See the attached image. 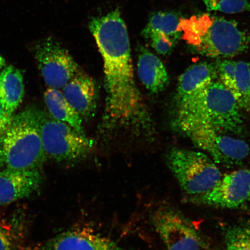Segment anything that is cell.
I'll use <instances>...</instances> for the list:
<instances>
[{
    "mask_svg": "<svg viewBox=\"0 0 250 250\" xmlns=\"http://www.w3.org/2000/svg\"><path fill=\"white\" fill-rule=\"evenodd\" d=\"M104 67L105 105L102 127L107 132L149 134L152 120L134 80L129 35L118 9L89 24Z\"/></svg>",
    "mask_w": 250,
    "mask_h": 250,
    "instance_id": "6da1fadb",
    "label": "cell"
},
{
    "mask_svg": "<svg viewBox=\"0 0 250 250\" xmlns=\"http://www.w3.org/2000/svg\"><path fill=\"white\" fill-rule=\"evenodd\" d=\"M174 126L182 134L190 128L206 126L232 134L245 130L242 108L218 80L187 101L176 104Z\"/></svg>",
    "mask_w": 250,
    "mask_h": 250,
    "instance_id": "7a4b0ae2",
    "label": "cell"
},
{
    "mask_svg": "<svg viewBox=\"0 0 250 250\" xmlns=\"http://www.w3.org/2000/svg\"><path fill=\"white\" fill-rule=\"evenodd\" d=\"M183 39L200 55L228 58L242 54L250 44V34L232 21L208 14L181 19Z\"/></svg>",
    "mask_w": 250,
    "mask_h": 250,
    "instance_id": "3957f363",
    "label": "cell"
},
{
    "mask_svg": "<svg viewBox=\"0 0 250 250\" xmlns=\"http://www.w3.org/2000/svg\"><path fill=\"white\" fill-rule=\"evenodd\" d=\"M46 161L35 108L14 115L0 137V170H40Z\"/></svg>",
    "mask_w": 250,
    "mask_h": 250,
    "instance_id": "277c9868",
    "label": "cell"
},
{
    "mask_svg": "<svg viewBox=\"0 0 250 250\" xmlns=\"http://www.w3.org/2000/svg\"><path fill=\"white\" fill-rule=\"evenodd\" d=\"M46 160L71 164L83 160L92 152L93 140L49 113L35 108Z\"/></svg>",
    "mask_w": 250,
    "mask_h": 250,
    "instance_id": "5b68a950",
    "label": "cell"
},
{
    "mask_svg": "<svg viewBox=\"0 0 250 250\" xmlns=\"http://www.w3.org/2000/svg\"><path fill=\"white\" fill-rule=\"evenodd\" d=\"M167 164L181 188L189 197L210 191L223 176L217 164L201 151L173 148L167 155Z\"/></svg>",
    "mask_w": 250,
    "mask_h": 250,
    "instance_id": "8992f818",
    "label": "cell"
},
{
    "mask_svg": "<svg viewBox=\"0 0 250 250\" xmlns=\"http://www.w3.org/2000/svg\"><path fill=\"white\" fill-rule=\"evenodd\" d=\"M183 134L215 163L224 167L241 165L250 154V146L245 141L216 128L195 126L186 130Z\"/></svg>",
    "mask_w": 250,
    "mask_h": 250,
    "instance_id": "52a82bcc",
    "label": "cell"
},
{
    "mask_svg": "<svg viewBox=\"0 0 250 250\" xmlns=\"http://www.w3.org/2000/svg\"><path fill=\"white\" fill-rule=\"evenodd\" d=\"M151 221L167 250H208L201 234L176 209L162 206L153 212Z\"/></svg>",
    "mask_w": 250,
    "mask_h": 250,
    "instance_id": "ba28073f",
    "label": "cell"
},
{
    "mask_svg": "<svg viewBox=\"0 0 250 250\" xmlns=\"http://www.w3.org/2000/svg\"><path fill=\"white\" fill-rule=\"evenodd\" d=\"M34 57L47 86L62 90L80 73V68L67 50L51 38L37 42Z\"/></svg>",
    "mask_w": 250,
    "mask_h": 250,
    "instance_id": "9c48e42d",
    "label": "cell"
},
{
    "mask_svg": "<svg viewBox=\"0 0 250 250\" xmlns=\"http://www.w3.org/2000/svg\"><path fill=\"white\" fill-rule=\"evenodd\" d=\"M250 191V170L243 168L223 176L213 188L201 195L189 197L195 204L233 209L248 202Z\"/></svg>",
    "mask_w": 250,
    "mask_h": 250,
    "instance_id": "30bf717a",
    "label": "cell"
},
{
    "mask_svg": "<svg viewBox=\"0 0 250 250\" xmlns=\"http://www.w3.org/2000/svg\"><path fill=\"white\" fill-rule=\"evenodd\" d=\"M34 250H123L116 243L88 228H80L65 231Z\"/></svg>",
    "mask_w": 250,
    "mask_h": 250,
    "instance_id": "8fae6325",
    "label": "cell"
},
{
    "mask_svg": "<svg viewBox=\"0 0 250 250\" xmlns=\"http://www.w3.org/2000/svg\"><path fill=\"white\" fill-rule=\"evenodd\" d=\"M40 170H0V205L11 204L29 197L42 186Z\"/></svg>",
    "mask_w": 250,
    "mask_h": 250,
    "instance_id": "7c38bea8",
    "label": "cell"
},
{
    "mask_svg": "<svg viewBox=\"0 0 250 250\" xmlns=\"http://www.w3.org/2000/svg\"><path fill=\"white\" fill-rule=\"evenodd\" d=\"M218 80L232 93L240 107L250 111V64L242 61L215 62Z\"/></svg>",
    "mask_w": 250,
    "mask_h": 250,
    "instance_id": "4fadbf2b",
    "label": "cell"
},
{
    "mask_svg": "<svg viewBox=\"0 0 250 250\" xmlns=\"http://www.w3.org/2000/svg\"><path fill=\"white\" fill-rule=\"evenodd\" d=\"M65 99L81 118L88 120L96 111L98 92L95 81L80 72L62 89Z\"/></svg>",
    "mask_w": 250,
    "mask_h": 250,
    "instance_id": "5bb4252c",
    "label": "cell"
},
{
    "mask_svg": "<svg viewBox=\"0 0 250 250\" xmlns=\"http://www.w3.org/2000/svg\"><path fill=\"white\" fill-rule=\"evenodd\" d=\"M217 79L215 64L203 62L191 65L181 75L178 81L176 104L198 95Z\"/></svg>",
    "mask_w": 250,
    "mask_h": 250,
    "instance_id": "9a60e30c",
    "label": "cell"
},
{
    "mask_svg": "<svg viewBox=\"0 0 250 250\" xmlns=\"http://www.w3.org/2000/svg\"><path fill=\"white\" fill-rule=\"evenodd\" d=\"M137 73L141 82L153 93H159L167 88L169 77L163 62L145 47H140Z\"/></svg>",
    "mask_w": 250,
    "mask_h": 250,
    "instance_id": "2e32d148",
    "label": "cell"
},
{
    "mask_svg": "<svg viewBox=\"0 0 250 250\" xmlns=\"http://www.w3.org/2000/svg\"><path fill=\"white\" fill-rule=\"evenodd\" d=\"M24 95L23 77L21 71L12 65L0 72V106L9 117L22 102Z\"/></svg>",
    "mask_w": 250,
    "mask_h": 250,
    "instance_id": "e0dca14e",
    "label": "cell"
},
{
    "mask_svg": "<svg viewBox=\"0 0 250 250\" xmlns=\"http://www.w3.org/2000/svg\"><path fill=\"white\" fill-rule=\"evenodd\" d=\"M44 101L52 117L70 125L78 133L86 135L83 118L68 103L61 90L48 87L44 93Z\"/></svg>",
    "mask_w": 250,
    "mask_h": 250,
    "instance_id": "ac0fdd59",
    "label": "cell"
},
{
    "mask_svg": "<svg viewBox=\"0 0 250 250\" xmlns=\"http://www.w3.org/2000/svg\"><path fill=\"white\" fill-rule=\"evenodd\" d=\"M180 21L181 19L171 12H159L152 16L145 29L165 34L176 42L182 33Z\"/></svg>",
    "mask_w": 250,
    "mask_h": 250,
    "instance_id": "d6986e66",
    "label": "cell"
},
{
    "mask_svg": "<svg viewBox=\"0 0 250 250\" xmlns=\"http://www.w3.org/2000/svg\"><path fill=\"white\" fill-rule=\"evenodd\" d=\"M225 250H250V226L235 225L227 228Z\"/></svg>",
    "mask_w": 250,
    "mask_h": 250,
    "instance_id": "ffe728a7",
    "label": "cell"
},
{
    "mask_svg": "<svg viewBox=\"0 0 250 250\" xmlns=\"http://www.w3.org/2000/svg\"><path fill=\"white\" fill-rule=\"evenodd\" d=\"M208 11H219L226 14L250 12L248 0H203Z\"/></svg>",
    "mask_w": 250,
    "mask_h": 250,
    "instance_id": "44dd1931",
    "label": "cell"
},
{
    "mask_svg": "<svg viewBox=\"0 0 250 250\" xmlns=\"http://www.w3.org/2000/svg\"><path fill=\"white\" fill-rule=\"evenodd\" d=\"M143 36L149 40L150 43L158 54L167 55L174 47L176 42L166 34L155 31H143Z\"/></svg>",
    "mask_w": 250,
    "mask_h": 250,
    "instance_id": "7402d4cb",
    "label": "cell"
},
{
    "mask_svg": "<svg viewBox=\"0 0 250 250\" xmlns=\"http://www.w3.org/2000/svg\"><path fill=\"white\" fill-rule=\"evenodd\" d=\"M0 250H13V243L9 231L0 225Z\"/></svg>",
    "mask_w": 250,
    "mask_h": 250,
    "instance_id": "603a6c76",
    "label": "cell"
},
{
    "mask_svg": "<svg viewBox=\"0 0 250 250\" xmlns=\"http://www.w3.org/2000/svg\"><path fill=\"white\" fill-rule=\"evenodd\" d=\"M11 118L9 117L5 114V112L0 106V137H1L5 129H7L9 123H10Z\"/></svg>",
    "mask_w": 250,
    "mask_h": 250,
    "instance_id": "cb8c5ba5",
    "label": "cell"
},
{
    "mask_svg": "<svg viewBox=\"0 0 250 250\" xmlns=\"http://www.w3.org/2000/svg\"><path fill=\"white\" fill-rule=\"evenodd\" d=\"M5 65V61L2 57L1 55H0V70L2 69V68H4V66Z\"/></svg>",
    "mask_w": 250,
    "mask_h": 250,
    "instance_id": "d4e9b609",
    "label": "cell"
},
{
    "mask_svg": "<svg viewBox=\"0 0 250 250\" xmlns=\"http://www.w3.org/2000/svg\"><path fill=\"white\" fill-rule=\"evenodd\" d=\"M248 202L250 203V194H249V198L248 200Z\"/></svg>",
    "mask_w": 250,
    "mask_h": 250,
    "instance_id": "484cf974",
    "label": "cell"
},
{
    "mask_svg": "<svg viewBox=\"0 0 250 250\" xmlns=\"http://www.w3.org/2000/svg\"></svg>",
    "mask_w": 250,
    "mask_h": 250,
    "instance_id": "4316f807",
    "label": "cell"
}]
</instances>
